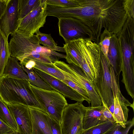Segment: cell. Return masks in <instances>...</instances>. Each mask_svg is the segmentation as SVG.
<instances>
[{
    "instance_id": "cell-37",
    "label": "cell",
    "mask_w": 134,
    "mask_h": 134,
    "mask_svg": "<svg viewBox=\"0 0 134 134\" xmlns=\"http://www.w3.org/2000/svg\"><path fill=\"white\" fill-rule=\"evenodd\" d=\"M133 134H134V130H133Z\"/></svg>"
},
{
    "instance_id": "cell-7",
    "label": "cell",
    "mask_w": 134,
    "mask_h": 134,
    "mask_svg": "<svg viewBox=\"0 0 134 134\" xmlns=\"http://www.w3.org/2000/svg\"><path fill=\"white\" fill-rule=\"evenodd\" d=\"M37 100L46 112L60 125L64 110L68 104L65 97L54 90L40 88L30 84Z\"/></svg>"
},
{
    "instance_id": "cell-31",
    "label": "cell",
    "mask_w": 134,
    "mask_h": 134,
    "mask_svg": "<svg viewBox=\"0 0 134 134\" xmlns=\"http://www.w3.org/2000/svg\"><path fill=\"white\" fill-rule=\"evenodd\" d=\"M48 116L49 122L52 134H62L60 125L48 114Z\"/></svg>"
},
{
    "instance_id": "cell-11",
    "label": "cell",
    "mask_w": 134,
    "mask_h": 134,
    "mask_svg": "<svg viewBox=\"0 0 134 134\" xmlns=\"http://www.w3.org/2000/svg\"><path fill=\"white\" fill-rule=\"evenodd\" d=\"M19 0H9L0 20V30L7 38L17 30L19 19Z\"/></svg>"
},
{
    "instance_id": "cell-9",
    "label": "cell",
    "mask_w": 134,
    "mask_h": 134,
    "mask_svg": "<svg viewBox=\"0 0 134 134\" xmlns=\"http://www.w3.org/2000/svg\"><path fill=\"white\" fill-rule=\"evenodd\" d=\"M85 107L82 103L68 104L64 108L60 124L62 134H80L83 130Z\"/></svg>"
},
{
    "instance_id": "cell-15",
    "label": "cell",
    "mask_w": 134,
    "mask_h": 134,
    "mask_svg": "<svg viewBox=\"0 0 134 134\" xmlns=\"http://www.w3.org/2000/svg\"><path fill=\"white\" fill-rule=\"evenodd\" d=\"M104 106L85 107V112L82 119L83 130L108 121L104 116Z\"/></svg>"
},
{
    "instance_id": "cell-13",
    "label": "cell",
    "mask_w": 134,
    "mask_h": 134,
    "mask_svg": "<svg viewBox=\"0 0 134 134\" xmlns=\"http://www.w3.org/2000/svg\"><path fill=\"white\" fill-rule=\"evenodd\" d=\"M7 105L16 122L18 132L19 134H31V118L29 108L20 104Z\"/></svg>"
},
{
    "instance_id": "cell-19",
    "label": "cell",
    "mask_w": 134,
    "mask_h": 134,
    "mask_svg": "<svg viewBox=\"0 0 134 134\" xmlns=\"http://www.w3.org/2000/svg\"><path fill=\"white\" fill-rule=\"evenodd\" d=\"M43 0H19V19H22L37 8Z\"/></svg>"
},
{
    "instance_id": "cell-33",
    "label": "cell",
    "mask_w": 134,
    "mask_h": 134,
    "mask_svg": "<svg viewBox=\"0 0 134 134\" xmlns=\"http://www.w3.org/2000/svg\"><path fill=\"white\" fill-rule=\"evenodd\" d=\"M13 130L0 119V134H6Z\"/></svg>"
},
{
    "instance_id": "cell-35",
    "label": "cell",
    "mask_w": 134,
    "mask_h": 134,
    "mask_svg": "<svg viewBox=\"0 0 134 134\" xmlns=\"http://www.w3.org/2000/svg\"><path fill=\"white\" fill-rule=\"evenodd\" d=\"M6 134H19L18 132L12 130Z\"/></svg>"
},
{
    "instance_id": "cell-22",
    "label": "cell",
    "mask_w": 134,
    "mask_h": 134,
    "mask_svg": "<svg viewBox=\"0 0 134 134\" xmlns=\"http://www.w3.org/2000/svg\"><path fill=\"white\" fill-rule=\"evenodd\" d=\"M35 61V64L33 68L45 72L62 81L65 79L63 74L53 64L43 63Z\"/></svg>"
},
{
    "instance_id": "cell-3",
    "label": "cell",
    "mask_w": 134,
    "mask_h": 134,
    "mask_svg": "<svg viewBox=\"0 0 134 134\" xmlns=\"http://www.w3.org/2000/svg\"><path fill=\"white\" fill-rule=\"evenodd\" d=\"M0 98L7 105L20 104L46 112L37 100L30 84L26 80L3 75L0 78Z\"/></svg>"
},
{
    "instance_id": "cell-24",
    "label": "cell",
    "mask_w": 134,
    "mask_h": 134,
    "mask_svg": "<svg viewBox=\"0 0 134 134\" xmlns=\"http://www.w3.org/2000/svg\"><path fill=\"white\" fill-rule=\"evenodd\" d=\"M37 37L39 44H42L51 50L65 53L63 47L58 46L52 37L51 34H47L38 31L35 35Z\"/></svg>"
},
{
    "instance_id": "cell-18",
    "label": "cell",
    "mask_w": 134,
    "mask_h": 134,
    "mask_svg": "<svg viewBox=\"0 0 134 134\" xmlns=\"http://www.w3.org/2000/svg\"><path fill=\"white\" fill-rule=\"evenodd\" d=\"M8 38L0 30V78L3 75L5 67L10 56Z\"/></svg>"
},
{
    "instance_id": "cell-20",
    "label": "cell",
    "mask_w": 134,
    "mask_h": 134,
    "mask_svg": "<svg viewBox=\"0 0 134 134\" xmlns=\"http://www.w3.org/2000/svg\"><path fill=\"white\" fill-rule=\"evenodd\" d=\"M20 65L22 69L27 74L29 79L28 81L31 85L44 90H54L51 86L46 83L34 71L33 69L29 70Z\"/></svg>"
},
{
    "instance_id": "cell-21",
    "label": "cell",
    "mask_w": 134,
    "mask_h": 134,
    "mask_svg": "<svg viewBox=\"0 0 134 134\" xmlns=\"http://www.w3.org/2000/svg\"><path fill=\"white\" fill-rule=\"evenodd\" d=\"M114 110L113 115L115 122L121 125L124 128L126 126L128 118L129 111L125 110L121 107L117 96H113Z\"/></svg>"
},
{
    "instance_id": "cell-28",
    "label": "cell",
    "mask_w": 134,
    "mask_h": 134,
    "mask_svg": "<svg viewBox=\"0 0 134 134\" xmlns=\"http://www.w3.org/2000/svg\"><path fill=\"white\" fill-rule=\"evenodd\" d=\"M48 5L63 8L76 7L79 5V0H46Z\"/></svg>"
},
{
    "instance_id": "cell-10",
    "label": "cell",
    "mask_w": 134,
    "mask_h": 134,
    "mask_svg": "<svg viewBox=\"0 0 134 134\" xmlns=\"http://www.w3.org/2000/svg\"><path fill=\"white\" fill-rule=\"evenodd\" d=\"M47 6L46 0H43L37 8L22 19L19 20L16 32L31 37L39 31L46 22Z\"/></svg>"
},
{
    "instance_id": "cell-6",
    "label": "cell",
    "mask_w": 134,
    "mask_h": 134,
    "mask_svg": "<svg viewBox=\"0 0 134 134\" xmlns=\"http://www.w3.org/2000/svg\"><path fill=\"white\" fill-rule=\"evenodd\" d=\"M53 64L63 74L65 79L72 82L87 91L91 100V107L102 105L101 98L93 84L87 79L80 68L59 60Z\"/></svg>"
},
{
    "instance_id": "cell-14",
    "label": "cell",
    "mask_w": 134,
    "mask_h": 134,
    "mask_svg": "<svg viewBox=\"0 0 134 134\" xmlns=\"http://www.w3.org/2000/svg\"><path fill=\"white\" fill-rule=\"evenodd\" d=\"M29 108L31 118V134H52L49 122L48 114L37 109Z\"/></svg>"
},
{
    "instance_id": "cell-34",
    "label": "cell",
    "mask_w": 134,
    "mask_h": 134,
    "mask_svg": "<svg viewBox=\"0 0 134 134\" xmlns=\"http://www.w3.org/2000/svg\"><path fill=\"white\" fill-rule=\"evenodd\" d=\"M9 0H0V20L3 15Z\"/></svg>"
},
{
    "instance_id": "cell-4",
    "label": "cell",
    "mask_w": 134,
    "mask_h": 134,
    "mask_svg": "<svg viewBox=\"0 0 134 134\" xmlns=\"http://www.w3.org/2000/svg\"><path fill=\"white\" fill-rule=\"evenodd\" d=\"M82 62L81 70L93 84L99 77L101 51L99 43L91 39L74 40Z\"/></svg>"
},
{
    "instance_id": "cell-17",
    "label": "cell",
    "mask_w": 134,
    "mask_h": 134,
    "mask_svg": "<svg viewBox=\"0 0 134 134\" xmlns=\"http://www.w3.org/2000/svg\"><path fill=\"white\" fill-rule=\"evenodd\" d=\"M3 75L11 78L29 80L27 74L22 69L18 60L10 56L5 67Z\"/></svg>"
},
{
    "instance_id": "cell-32",
    "label": "cell",
    "mask_w": 134,
    "mask_h": 134,
    "mask_svg": "<svg viewBox=\"0 0 134 134\" xmlns=\"http://www.w3.org/2000/svg\"><path fill=\"white\" fill-rule=\"evenodd\" d=\"M102 105H103L104 107L103 113L104 116L108 121L111 122H115L113 115L104 102L102 100Z\"/></svg>"
},
{
    "instance_id": "cell-8",
    "label": "cell",
    "mask_w": 134,
    "mask_h": 134,
    "mask_svg": "<svg viewBox=\"0 0 134 134\" xmlns=\"http://www.w3.org/2000/svg\"><path fill=\"white\" fill-rule=\"evenodd\" d=\"M58 18L59 35L65 44L80 38L94 40L98 42L89 27L79 20L71 17Z\"/></svg>"
},
{
    "instance_id": "cell-30",
    "label": "cell",
    "mask_w": 134,
    "mask_h": 134,
    "mask_svg": "<svg viewBox=\"0 0 134 134\" xmlns=\"http://www.w3.org/2000/svg\"><path fill=\"white\" fill-rule=\"evenodd\" d=\"M122 5L128 17L134 19V0H123Z\"/></svg>"
},
{
    "instance_id": "cell-5",
    "label": "cell",
    "mask_w": 134,
    "mask_h": 134,
    "mask_svg": "<svg viewBox=\"0 0 134 134\" xmlns=\"http://www.w3.org/2000/svg\"><path fill=\"white\" fill-rule=\"evenodd\" d=\"M100 97L113 115L114 110L113 95H116L119 88L112 67L107 58L101 51L99 77L94 84Z\"/></svg>"
},
{
    "instance_id": "cell-25",
    "label": "cell",
    "mask_w": 134,
    "mask_h": 134,
    "mask_svg": "<svg viewBox=\"0 0 134 134\" xmlns=\"http://www.w3.org/2000/svg\"><path fill=\"white\" fill-rule=\"evenodd\" d=\"M116 124L115 122L108 121L83 130L80 134H102L113 127Z\"/></svg>"
},
{
    "instance_id": "cell-27",
    "label": "cell",
    "mask_w": 134,
    "mask_h": 134,
    "mask_svg": "<svg viewBox=\"0 0 134 134\" xmlns=\"http://www.w3.org/2000/svg\"><path fill=\"white\" fill-rule=\"evenodd\" d=\"M134 125L133 118L131 120L127 121L125 128L116 123L113 127L102 134H128L129 130Z\"/></svg>"
},
{
    "instance_id": "cell-29",
    "label": "cell",
    "mask_w": 134,
    "mask_h": 134,
    "mask_svg": "<svg viewBox=\"0 0 134 134\" xmlns=\"http://www.w3.org/2000/svg\"><path fill=\"white\" fill-rule=\"evenodd\" d=\"M62 81L79 93L83 97L85 100L89 104H90L91 103V100L90 98L89 95L86 90L81 88L72 82L67 79H65Z\"/></svg>"
},
{
    "instance_id": "cell-12",
    "label": "cell",
    "mask_w": 134,
    "mask_h": 134,
    "mask_svg": "<svg viewBox=\"0 0 134 134\" xmlns=\"http://www.w3.org/2000/svg\"><path fill=\"white\" fill-rule=\"evenodd\" d=\"M33 69L46 83L64 97L81 103L85 100L80 94L62 81L36 69Z\"/></svg>"
},
{
    "instance_id": "cell-36",
    "label": "cell",
    "mask_w": 134,
    "mask_h": 134,
    "mask_svg": "<svg viewBox=\"0 0 134 134\" xmlns=\"http://www.w3.org/2000/svg\"><path fill=\"white\" fill-rule=\"evenodd\" d=\"M130 107L132 108L133 110L134 111V100H133V103L131 104Z\"/></svg>"
},
{
    "instance_id": "cell-2",
    "label": "cell",
    "mask_w": 134,
    "mask_h": 134,
    "mask_svg": "<svg viewBox=\"0 0 134 134\" xmlns=\"http://www.w3.org/2000/svg\"><path fill=\"white\" fill-rule=\"evenodd\" d=\"M8 43L10 56L21 63L25 59L43 63L53 64L66 55L59 53L39 44L36 35L27 37L16 32L11 35Z\"/></svg>"
},
{
    "instance_id": "cell-1",
    "label": "cell",
    "mask_w": 134,
    "mask_h": 134,
    "mask_svg": "<svg viewBox=\"0 0 134 134\" xmlns=\"http://www.w3.org/2000/svg\"><path fill=\"white\" fill-rule=\"evenodd\" d=\"M123 0H79L76 7H53L52 16L71 17L88 27L99 42L103 30L111 34L119 32L128 17L122 5Z\"/></svg>"
},
{
    "instance_id": "cell-16",
    "label": "cell",
    "mask_w": 134,
    "mask_h": 134,
    "mask_svg": "<svg viewBox=\"0 0 134 134\" xmlns=\"http://www.w3.org/2000/svg\"><path fill=\"white\" fill-rule=\"evenodd\" d=\"M120 52L119 40L116 34H111L107 58L113 69L118 83L119 75L121 72L119 66Z\"/></svg>"
},
{
    "instance_id": "cell-23",
    "label": "cell",
    "mask_w": 134,
    "mask_h": 134,
    "mask_svg": "<svg viewBox=\"0 0 134 134\" xmlns=\"http://www.w3.org/2000/svg\"><path fill=\"white\" fill-rule=\"evenodd\" d=\"M0 119L14 131L18 132V127L6 104L0 98Z\"/></svg>"
},
{
    "instance_id": "cell-26",
    "label": "cell",
    "mask_w": 134,
    "mask_h": 134,
    "mask_svg": "<svg viewBox=\"0 0 134 134\" xmlns=\"http://www.w3.org/2000/svg\"><path fill=\"white\" fill-rule=\"evenodd\" d=\"M111 37V34L108 30L105 29L102 33L99 41L100 51L106 57Z\"/></svg>"
}]
</instances>
